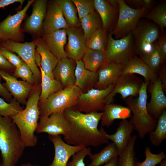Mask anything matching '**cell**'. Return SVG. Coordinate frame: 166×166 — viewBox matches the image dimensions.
<instances>
[{
	"mask_svg": "<svg viewBox=\"0 0 166 166\" xmlns=\"http://www.w3.org/2000/svg\"><path fill=\"white\" fill-rule=\"evenodd\" d=\"M63 113L70 124L69 131L64 138L67 144L87 147L109 143L104 128L98 129L102 112L83 113L73 108L65 110Z\"/></svg>",
	"mask_w": 166,
	"mask_h": 166,
	"instance_id": "6da1fadb",
	"label": "cell"
},
{
	"mask_svg": "<svg viewBox=\"0 0 166 166\" xmlns=\"http://www.w3.org/2000/svg\"><path fill=\"white\" fill-rule=\"evenodd\" d=\"M20 132L12 118L0 116V166H15L25 148Z\"/></svg>",
	"mask_w": 166,
	"mask_h": 166,
	"instance_id": "7a4b0ae2",
	"label": "cell"
},
{
	"mask_svg": "<svg viewBox=\"0 0 166 166\" xmlns=\"http://www.w3.org/2000/svg\"><path fill=\"white\" fill-rule=\"evenodd\" d=\"M40 93V90L33 92L27 101L25 109L11 117L20 132L25 147L34 146L37 143L38 138L34 132L40 117L38 102Z\"/></svg>",
	"mask_w": 166,
	"mask_h": 166,
	"instance_id": "3957f363",
	"label": "cell"
},
{
	"mask_svg": "<svg viewBox=\"0 0 166 166\" xmlns=\"http://www.w3.org/2000/svg\"><path fill=\"white\" fill-rule=\"evenodd\" d=\"M148 84L143 81L138 96H130L124 99L133 114L129 121L134 125V129L139 137L142 139L147 133L154 130L157 121L149 113L147 109Z\"/></svg>",
	"mask_w": 166,
	"mask_h": 166,
	"instance_id": "277c9868",
	"label": "cell"
},
{
	"mask_svg": "<svg viewBox=\"0 0 166 166\" xmlns=\"http://www.w3.org/2000/svg\"><path fill=\"white\" fill-rule=\"evenodd\" d=\"M81 93L74 85L51 94L43 103L38 104L40 118L48 117L56 112L63 113L67 109L74 108Z\"/></svg>",
	"mask_w": 166,
	"mask_h": 166,
	"instance_id": "5b68a950",
	"label": "cell"
},
{
	"mask_svg": "<svg viewBox=\"0 0 166 166\" xmlns=\"http://www.w3.org/2000/svg\"><path fill=\"white\" fill-rule=\"evenodd\" d=\"M160 28L148 20H139L131 32L134 40V48L140 58L149 53L153 49L160 36Z\"/></svg>",
	"mask_w": 166,
	"mask_h": 166,
	"instance_id": "8992f818",
	"label": "cell"
},
{
	"mask_svg": "<svg viewBox=\"0 0 166 166\" xmlns=\"http://www.w3.org/2000/svg\"><path fill=\"white\" fill-rule=\"evenodd\" d=\"M105 51L107 61L126 65L131 58L136 56L132 32L122 38L116 39L110 33Z\"/></svg>",
	"mask_w": 166,
	"mask_h": 166,
	"instance_id": "52a82bcc",
	"label": "cell"
},
{
	"mask_svg": "<svg viewBox=\"0 0 166 166\" xmlns=\"http://www.w3.org/2000/svg\"><path fill=\"white\" fill-rule=\"evenodd\" d=\"M150 10L143 7L134 9L124 0H120L119 14L116 26L110 33L116 38H122L131 32L137 25L140 18Z\"/></svg>",
	"mask_w": 166,
	"mask_h": 166,
	"instance_id": "ba28073f",
	"label": "cell"
},
{
	"mask_svg": "<svg viewBox=\"0 0 166 166\" xmlns=\"http://www.w3.org/2000/svg\"><path fill=\"white\" fill-rule=\"evenodd\" d=\"M114 88L113 84L104 89L94 88L79 97L74 108L85 113L102 111L105 105V100Z\"/></svg>",
	"mask_w": 166,
	"mask_h": 166,
	"instance_id": "9c48e42d",
	"label": "cell"
},
{
	"mask_svg": "<svg viewBox=\"0 0 166 166\" xmlns=\"http://www.w3.org/2000/svg\"><path fill=\"white\" fill-rule=\"evenodd\" d=\"M143 81L134 74H128L120 76L113 84L114 88L106 97L105 105L113 101L114 97L119 93L123 99L130 96L138 95Z\"/></svg>",
	"mask_w": 166,
	"mask_h": 166,
	"instance_id": "30bf717a",
	"label": "cell"
},
{
	"mask_svg": "<svg viewBox=\"0 0 166 166\" xmlns=\"http://www.w3.org/2000/svg\"><path fill=\"white\" fill-rule=\"evenodd\" d=\"M34 0H29L22 10L12 15L8 16L0 22V39L1 41L9 40L17 42L22 37L21 25L27 10Z\"/></svg>",
	"mask_w": 166,
	"mask_h": 166,
	"instance_id": "8fae6325",
	"label": "cell"
},
{
	"mask_svg": "<svg viewBox=\"0 0 166 166\" xmlns=\"http://www.w3.org/2000/svg\"><path fill=\"white\" fill-rule=\"evenodd\" d=\"M1 47L18 54L29 67L36 80L41 78V72L34 61L35 41L20 43L7 40L1 41Z\"/></svg>",
	"mask_w": 166,
	"mask_h": 166,
	"instance_id": "7c38bea8",
	"label": "cell"
},
{
	"mask_svg": "<svg viewBox=\"0 0 166 166\" xmlns=\"http://www.w3.org/2000/svg\"><path fill=\"white\" fill-rule=\"evenodd\" d=\"M78 26H69L66 29L68 42L65 47V52L67 57L76 61L82 59L87 48L83 31Z\"/></svg>",
	"mask_w": 166,
	"mask_h": 166,
	"instance_id": "4fadbf2b",
	"label": "cell"
},
{
	"mask_svg": "<svg viewBox=\"0 0 166 166\" xmlns=\"http://www.w3.org/2000/svg\"><path fill=\"white\" fill-rule=\"evenodd\" d=\"M40 118L36 131L38 133L45 132L49 135H62L65 136L69 131V122L63 113L56 112L48 117Z\"/></svg>",
	"mask_w": 166,
	"mask_h": 166,
	"instance_id": "5bb4252c",
	"label": "cell"
},
{
	"mask_svg": "<svg viewBox=\"0 0 166 166\" xmlns=\"http://www.w3.org/2000/svg\"><path fill=\"white\" fill-rule=\"evenodd\" d=\"M53 144L55 154L52 163L48 166H67L70 158L84 148L81 146L70 145L65 143L61 135H48Z\"/></svg>",
	"mask_w": 166,
	"mask_h": 166,
	"instance_id": "9a60e30c",
	"label": "cell"
},
{
	"mask_svg": "<svg viewBox=\"0 0 166 166\" xmlns=\"http://www.w3.org/2000/svg\"><path fill=\"white\" fill-rule=\"evenodd\" d=\"M0 76L5 81L3 85L14 98L19 103L26 104V99L32 89L31 85L27 81L18 80L3 70H0Z\"/></svg>",
	"mask_w": 166,
	"mask_h": 166,
	"instance_id": "2e32d148",
	"label": "cell"
},
{
	"mask_svg": "<svg viewBox=\"0 0 166 166\" xmlns=\"http://www.w3.org/2000/svg\"><path fill=\"white\" fill-rule=\"evenodd\" d=\"M124 65L106 61L98 69V82L94 88L104 89L113 84L121 75Z\"/></svg>",
	"mask_w": 166,
	"mask_h": 166,
	"instance_id": "e0dca14e",
	"label": "cell"
},
{
	"mask_svg": "<svg viewBox=\"0 0 166 166\" xmlns=\"http://www.w3.org/2000/svg\"><path fill=\"white\" fill-rule=\"evenodd\" d=\"M69 27L59 6L55 1L51 2L47 8L43 22L44 35L58 30L66 29Z\"/></svg>",
	"mask_w": 166,
	"mask_h": 166,
	"instance_id": "ac0fdd59",
	"label": "cell"
},
{
	"mask_svg": "<svg viewBox=\"0 0 166 166\" xmlns=\"http://www.w3.org/2000/svg\"><path fill=\"white\" fill-rule=\"evenodd\" d=\"M150 91L151 98L147 104L149 113L154 118L158 119L166 108V97L164 91L162 82L159 78L151 83Z\"/></svg>",
	"mask_w": 166,
	"mask_h": 166,
	"instance_id": "d6986e66",
	"label": "cell"
},
{
	"mask_svg": "<svg viewBox=\"0 0 166 166\" xmlns=\"http://www.w3.org/2000/svg\"><path fill=\"white\" fill-rule=\"evenodd\" d=\"M76 61L67 57L58 61L53 74L54 79L59 81L63 88L75 85Z\"/></svg>",
	"mask_w": 166,
	"mask_h": 166,
	"instance_id": "ffe728a7",
	"label": "cell"
},
{
	"mask_svg": "<svg viewBox=\"0 0 166 166\" xmlns=\"http://www.w3.org/2000/svg\"><path fill=\"white\" fill-rule=\"evenodd\" d=\"M67 36L66 29H62L45 34L42 38L49 50L58 60L67 57L65 50Z\"/></svg>",
	"mask_w": 166,
	"mask_h": 166,
	"instance_id": "44dd1931",
	"label": "cell"
},
{
	"mask_svg": "<svg viewBox=\"0 0 166 166\" xmlns=\"http://www.w3.org/2000/svg\"><path fill=\"white\" fill-rule=\"evenodd\" d=\"M75 74V85L82 93H86L93 88L98 81L97 72L85 69L81 60L76 61Z\"/></svg>",
	"mask_w": 166,
	"mask_h": 166,
	"instance_id": "7402d4cb",
	"label": "cell"
},
{
	"mask_svg": "<svg viewBox=\"0 0 166 166\" xmlns=\"http://www.w3.org/2000/svg\"><path fill=\"white\" fill-rule=\"evenodd\" d=\"M128 74L140 75L144 78V81L148 83L154 82L158 78L156 73L137 56L131 58L124 65L121 75Z\"/></svg>",
	"mask_w": 166,
	"mask_h": 166,
	"instance_id": "603a6c76",
	"label": "cell"
},
{
	"mask_svg": "<svg viewBox=\"0 0 166 166\" xmlns=\"http://www.w3.org/2000/svg\"><path fill=\"white\" fill-rule=\"evenodd\" d=\"M95 11L101 18L102 28L107 32L117 22L119 14V7L112 5L109 0H93Z\"/></svg>",
	"mask_w": 166,
	"mask_h": 166,
	"instance_id": "cb8c5ba5",
	"label": "cell"
},
{
	"mask_svg": "<svg viewBox=\"0 0 166 166\" xmlns=\"http://www.w3.org/2000/svg\"><path fill=\"white\" fill-rule=\"evenodd\" d=\"M102 112L101 121L102 127H109L116 119H127L132 116L131 111L128 107L113 103L105 104Z\"/></svg>",
	"mask_w": 166,
	"mask_h": 166,
	"instance_id": "d4e9b609",
	"label": "cell"
},
{
	"mask_svg": "<svg viewBox=\"0 0 166 166\" xmlns=\"http://www.w3.org/2000/svg\"><path fill=\"white\" fill-rule=\"evenodd\" d=\"M134 129L133 124L127 119H124L120 122L115 133L109 135L106 132L105 135L115 144L120 154L129 141Z\"/></svg>",
	"mask_w": 166,
	"mask_h": 166,
	"instance_id": "484cf974",
	"label": "cell"
},
{
	"mask_svg": "<svg viewBox=\"0 0 166 166\" xmlns=\"http://www.w3.org/2000/svg\"><path fill=\"white\" fill-rule=\"evenodd\" d=\"M47 3L45 0H38L34 2L32 14L25 25L26 30L36 33L41 30L46 13Z\"/></svg>",
	"mask_w": 166,
	"mask_h": 166,
	"instance_id": "4316f807",
	"label": "cell"
},
{
	"mask_svg": "<svg viewBox=\"0 0 166 166\" xmlns=\"http://www.w3.org/2000/svg\"><path fill=\"white\" fill-rule=\"evenodd\" d=\"M35 42L36 49L41 57V68L47 76L51 79H54L53 72L59 60L49 50L42 39L38 38Z\"/></svg>",
	"mask_w": 166,
	"mask_h": 166,
	"instance_id": "83f0119b",
	"label": "cell"
},
{
	"mask_svg": "<svg viewBox=\"0 0 166 166\" xmlns=\"http://www.w3.org/2000/svg\"><path fill=\"white\" fill-rule=\"evenodd\" d=\"M81 60L85 69L97 72L106 61V52L105 51L93 50L87 47Z\"/></svg>",
	"mask_w": 166,
	"mask_h": 166,
	"instance_id": "f1b7e54d",
	"label": "cell"
},
{
	"mask_svg": "<svg viewBox=\"0 0 166 166\" xmlns=\"http://www.w3.org/2000/svg\"><path fill=\"white\" fill-rule=\"evenodd\" d=\"M41 75V90L39 97V104L43 103L51 94L64 89L58 81L52 79L47 76L41 67H39Z\"/></svg>",
	"mask_w": 166,
	"mask_h": 166,
	"instance_id": "f546056e",
	"label": "cell"
},
{
	"mask_svg": "<svg viewBox=\"0 0 166 166\" xmlns=\"http://www.w3.org/2000/svg\"><path fill=\"white\" fill-rule=\"evenodd\" d=\"M119 153L113 143L109 144L99 153L94 154L91 153L88 156L91 160L88 166H100L118 156Z\"/></svg>",
	"mask_w": 166,
	"mask_h": 166,
	"instance_id": "4dcf8cb0",
	"label": "cell"
},
{
	"mask_svg": "<svg viewBox=\"0 0 166 166\" xmlns=\"http://www.w3.org/2000/svg\"><path fill=\"white\" fill-rule=\"evenodd\" d=\"M55 1L60 7L69 26L77 27L81 25L76 7L72 0H56Z\"/></svg>",
	"mask_w": 166,
	"mask_h": 166,
	"instance_id": "1f68e13d",
	"label": "cell"
},
{
	"mask_svg": "<svg viewBox=\"0 0 166 166\" xmlns=\"http://www.w3.org/2000/svg\"><path fill=\"white\" fill-rule=\"evenodd\" d=\"M87 41L99 29L102 27V21L96 11L80 19Z\"/></svg>",
	"mask_w": 166,
	"mask_h": 166,
	"instance_id": "d6a6232c",
	"label": "cell"
},
{
	"mask_svg": "<svg viewBox=\"0 0 166 166\" xmlns=\"http://www.w3.org/2000/svg\"><path fill=\"white\" fill-rule=\"evenodd\" d=\"M137 136H132L128 143L118 157L117 166H136L134 146Z\"/></svg>",
	"mask_w": 166,
	"mask_h": 166,
	"instance_id": "836d02e7",
	"label": "cell"
},
{
	"mask_svg": "<svg viewBox=\"0 0 166 166\" xmlns=\"http://www.w3.org/2000/svg\"><path fill=\"white\" fill-rule=\"evenodd\" d=\"M150 140L155 146H160L166 139V111L164 110L158 119L153 131L149 133Z\"/></svg>",
	"mask_w": 166,
	"mask_h": 166,
	"instance_id": "e575fe53",
	"label": "cell"
},
{
	"mask_svg": "<svg viewBox=\"0 0 166 166\" xmlns=\"http://www.w3.org/2000/svg\"><path fill=\"white\" fill-rule=\"evenodd\" d=\"M143 17L157 25L162 32L166 27V3L162 2L145 14Z\"/></svg>",
	"mask_w": 166,
	"mask_h": 166,
	"instance_id": "d590c367",
	"label": "cell"
},
{
	"mask_svg": "<svg viewBox=\"0 0 166 166\" xmlns=\"http://www.w3.org/2000/svg\"><path fill=\"white\" fill-rule=\"evenodd\" d=\"M108 35L102 27L97 30L87 41V48L95 50L105 51L108 41Z\"/></svg>",
	"mask_w": 166,
	"mask_h": 166,
	"instance_id": "8d00e7d4",
	"label": "cell"
},
{
	"mask_svg": "<svg viewBox=\"0 0 166 166\" xmlns=\"http://www.w3.org/2000/svg\"><path fill=\"white\" fill-rule=\"evenodd\" d=\"M140 58L156 73L164 61L157 42L149 53Z\"/></svg>",
	"mask_w": 166,
	"mask_h": 166,
	"instance_id": "74e56055",
	"label": "cell"
},
{
	"mask_svg": "<svg viewBox=\"0 0 166 166\" xmlns=\"http://www.w3.org/2000/svg\"><path fill=\"white\" fill-rule=\"evenodd\" d=\"M23 109L20 103L15 99H12L10 102L8 103L0 97V116L11 117L17 115Z\"/></svg>",
	"mask_w": 166,
	"mask_h": 166,
	"instance_id": "f35d334b",
	"label": "cell"
},
{
	"mask_svg": "<svg viewBox=\"0 0 166 166\" xmlns=\"http://www.w3.org/2000/svg\"><path fill=\"white\" fill-rule=\"evenodd\" d=\"M144 153L145 160L142 162L136 161V166H155L166 158V154L164 151H162L158 154H153L152 153L148 146L145 147Z\"/></svg>",
	"mask_w": 166,
	"mask_h": 166,
	"instance_id": "ab89813d",
	"label": "cell"
},
{
	"mask_svg": "<svg viewBox=\"0 0 166 166\" xmlns=\"http://www.w3.org/2000/svg\"><path fill=\"white\" fill-rule=\"evenodd\" d=\"M75 5L79 19L95 11L93 0H72Z\"/></svg>",
	"mask_w": 166,
	"mask_h": 166,
	"instance_id": "60d3db41",
	"label": "cell"
},
{
	"mask_svg": "<svg viewBox=\"0 0 166 166\" xmlns=\"http://www.w3.org/2000/svg\"><path fill=\"white\" fill-rule=\"evenodd\" d=\"M16 77L21 78L31 85L34 83L36 80L28 65L25 62L20 66L16 68L14 73Z\"/></svg>",
	"mask_w": 166,
	"mask_h": 166,
	"instance_id": "b9f144b4",
	"label": "cell"
},
{
	"mask_svg": "<svg viewBox=\"0 0 166 166\" xmlns=\"http://www.w3.org/2000/svg\"><path fill=\"white\" fill-rule=\"evenodd\" d=\"M91 153L90 148L88 147L84 148L72 156V160L68 162L67 166H85L84 159Z\"/></svg>",
	"mask_w": 166,
	"mask_h": 166,
	"instance_id": "7bdbcfd3",
	"label": "cell"
},
{
	"mask_svg": "<svg viewBox=\"0 0 166 166\" xmlns=\"http://www.w3.org/2000/svg\"><path fill=\"white\" fill-rule=\"evenodd\" d=\"M0 54L16 68L20 66L24 62L19 56L1 47H0Z\"/></svg>",
	"mask_w": 166,
	"mask_h": 166,
	"instance_id": "ee69618b",
	"label": "cell"
},
{
	"mask_svg": "<svg viewBox=\"0 0 166 166\" xmlns=\"http://www.w3.org/2000/svg\"><path fill=\"white\" fill-rule=\"evenodd\" d=\"M127 4L137 7V9L144 7L150 10L152 7L154 1L152 0H129L124 1Z\"/></svg>",
	"mask_w": 166,
	"mask_h": 166,
	"instance_id": "f6af8a7d",
	"label": "cell"
},
{
	"mask_svg": "<svg viewBox=\"0 0 166 166\" xmlns=\"http://www.w3.org/2000/svg\"><path fill=\"white\" fill-rule=\"evenodd\" d=\"M157 41L158 48L160 52L163 61L166 58V35L165 33L160 37Z\"/></svg>",
	"mask_w": 166,
	"mask_h": 166,
	"instance_id": "bcb514c9",
	"label": "cell"
},
{
	"mask_svg": "<svg viewBox=\"0 0 166 166\" xmlns=\"http://www.w3.org/2000/svg\"><path fill=\"white\" fill-rule=\"evenodd\" d=\"M4 57L0 54V70L6 71L12 69L14 67Z\"/></svg>",
	"mask_w": 166,
	"mask_h": 166,
	"instance_id": "7dc6e473",
	"label": "cell"
},
{
	"mask_svg": "<svg viewBox=\"0 0 166 166\" xmlns=\"http://www.w3.org/2000/svg\"><path fill=\"white\" fill-rule=\"evenodd\" d=\"M1 77L0 76V96L10 103L12 99V95L7 89L1 83Z\"/></svg>",
	"mask_w": 166,
	"mask_h": 166,
	"instance_id": "c3c4849f",
	"label": "cell"
},
{
	"mask_svg": "<svg viewBox=\"0 0 166 166\" xmlns=\"http://www.w3.org/2000/svg\"><path fill=\"white\" fill-rule=\"evenodd\" d=\"M24 1L23 0H0V8H4L15 2H19L22 4Z\"/></svg>",
	"mask_w": 166,
	"mask_h": 166,
	"instance_id": "681fc988",
	"label": "cell"
},
{
	"mask_svg": "<svg viewBox=\"0 0 166 166\" xmlns=\"http://www.w3.org/2000/svg\"><path fill=\"white\" fill-rule=\"evenodd\" d=\"M162 82V86L164 92L166 90V67L164 66L161 72L160 77H159Z\"/></svg>",
	"mask_w": 166,
	"mask_h": 166,
	"instance_id": "f907efd6",
	"label": "cell"
},
{
	"mask_svg": "<svg viewBox=\"0 0 166 166\" xmlns=\"http://www.w3.org/2000/svg\"><path fill=\"white\" fill-rule=\"evenodd\" d=\"M34 58L35 62L37 66L40 67L41 65V57L37 49L35 50Z\"/></svg>",
	"mask_w": 166,
	"mask_h": 166,
	"instance_id": "816d5d0a",
	"label": "cell"
},
{
	"mask_svg": "<svg viewBox=\"0 0 166 166\" xmlns=\"http://www.w3.org/2000/svg\"><path fill=\"white\" fill-rule=\"evenodd\" d=\"M118 157L114 158L105 164L103 166H117Z\"/></svg>",
	"mask_w": 166,
	"mask_h": 166,
	"instance_id": "f5cc1de1",
	"label": "cell"
},
{
	"mask_svg": "<svg viewBox=\"0 0 166 166\" xmlns=\"http://www.w3.org/2000/svg\"><path fill=\"white\" fill-rule=\"evenodd\" d=\"M21 166H39L37 164H33L30 163L22 164Z\"/></svg>",
	"mask_w": 166,
	"mask_h": 166,
	"instance_id": "db71d44e",
	"label": "cell"
},
{
	"mask_svg": "<svg viewBox=\"0 0 166 166\" xmlns=\"http://www.w3.org/2000/svg\"><path fill=\"white\" fill-rule=\"evenodd\" d=\"M159 166H166V158L164 159L161 162Z\"/></svg>",
	"mask_w": 166,
	"mask_h": 166,
	"instance_id": "11a10c76",
	"label": "cell"
},
{
	"mask_svg": "<svg viewBox=\"0 0 166 166\" xmlns=\"http://www.w3.org/2000/svg\"><path fill=\"white\" fill-rule=\"evenodd\" d=\"M1 41L0 39V47H1Z\"/></svg>",
	"mask_w": 166,
	"mask_h": 166,
	"instance_id": "9f6ffc18",
	"label": "cell"
}]
</instances>
